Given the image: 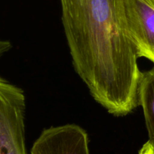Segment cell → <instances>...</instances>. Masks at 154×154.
I'll list each match as a JSON object with an SVG mask.
<instances>
[{
	"label": "cell",
	"instance_id": "obj_1",
	"mask_svg": "<svg viewBox=\"0 0 154 154\" xmlns=\"http://www.w3.org/2000/svg\"><path fill=\"white\" fill-rule=\"evenodd\" d=\"M60 1L75 72L94 100L109 113H131L139 106L142 72L119 20V0Z\"/></svg>",
	"mask_w": 154,
	"mask_h": 154
},
{
	"label": "cell",
	"instance_id": "obj_2",
	"mask_svg": "<svg viewBox=\"0 0 154 154\" xmlns=\"http://www.w3.org/2000/svg\"><path fill=\"white\" fill-rule=\"evenodd\" d=\"M119 15L137 57L154 63V0H119Z\"/></svg>",
	"mask_w": 154,
	"mask_h": 154
},
{
	"label": "cell",
	"instance_id": "obj_3",
	"mask_svg": "<svg viewBox=\"0 0 154 154\" xmlns=\"http://www.w3.org/2000/svg\"><path fill=\"white\" fill-rule=\"evenodd\" d=\"M30 154H90L88 135L75 124L50 127L35 140Z\"/></svg>",
	"mask_w": 154,
	"mask_h": 154
},
{
	"label": "cell",
	"instance_id": "obj_4",
	"mask_svg": "<svg viewBox=\"0 0 154 154\" xmlns=\"http://www.w3.org/2000/svg\"><path fill=\"white\" fill-rule=\"evenodd\" d=\"M138 103L143 109L148 141L154 146V67L142 72L138 85Z\"/></svg>",
	"mask_w": 154,
	"mask_h": 154
},
{
	"label": "cell",
	"instance_id": "obj_5",
	"mask_svg": "<svg viewBox=\"0 0 154 154\" xmlns=\"http://www.w3.org/2000/svg\"><path fill=\"white\" fill-rule=\"evenodd\" d=\"M138 154H154V146L149 141H146L140 149Z\"/></svg>",
	"mask_w": 154,
	"mask_h": 154
},
{
	"label": "cell",
	"instance_id": "obj_6",
	"mask_svg": "<svg viewBox=\"0 0 154 154\" xmlns=\"http://www.w3.org/2000/svg\"><path fill=\"white\" fill-rule=\"evenodd\" d=\"M12 48V45L9 41L0 39V57Z\"/></svg>",
	"mask_w": 154,
	"mask_h": 154
}]
</instances>
